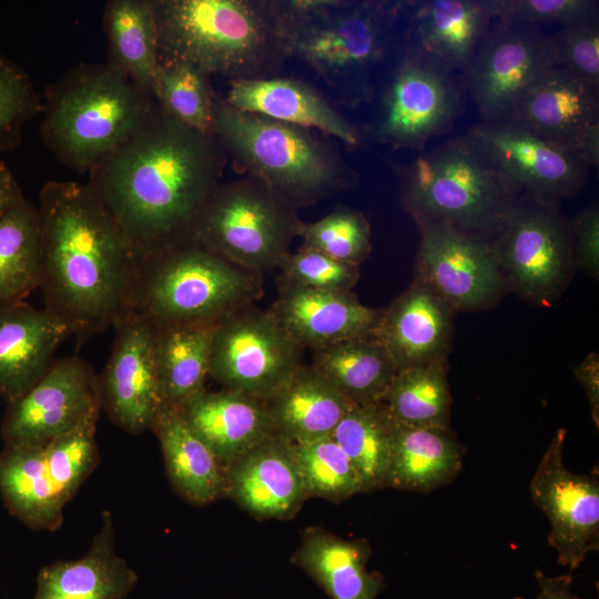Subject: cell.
<instances>
[{"label":"cell","mask_w":599,"mask_h":599,"mask_svg":"<svg viewBox=\"0 0 599 599\" xmlns=\"http://www.w3.org/2000/svg\"><path fill=\"white\" fill-rule=\"evenodd\" d=\"M0 496L7 510L33 530L54 531L63 522L65 504L49 476L43 448L4 444Z\"/></svg>","instance_id":"cell-33"},{"label":"cell","mask_w":599,"mask_h":599,"mask_svg":"<svg viewBox=\"0 0 599 599\" xmlns=\"http://www.w3.org/2000/svg\"><path fill=\"white\" fill-rule=\"evenodd\" d=\"M274 434L291 444L331 436L352 404L309 365L265 400Z\"/></svg>","instance_id":"cell-30"},{"label":"cell","mask_w":599,"mask_h":599,"mask_svg":"<svg viewBox=\"0 0 599 599\" xmlns=\"http://www.w3.org/2000/svg\"><path fill=\"white\" fill-rule=\"evenodd\" d=\"M506 120L598 167L599 85L557 67Z\"/></svg>","instance_id":"cell-19"},{"label":"cell","mask_w":599,"mask_h":599,"mask_svg":"<svg viewBox=\"0 0 599 599\" xmlns=\"http://www.w3.org/2000/svg\"><path fill=\"white\" fill-rule=\"evenodd\" d=\"M566 432L558 429L530 481V496L546 515L548 542L570 572L599 549V479L576 474L564 461Z\"/></svg>","instance_id":"cell-15"},{"label":"cell","mask_w":599,"mask_h":599,"mask_svg":"<svg viewBox=\"0 0 599 599\" xmlns=\"http://www.w3.org/2000/svg\"><path fill=\"white\" fill-rule=\"evenodd\" d=\"M213 135L240 170L295 210L349 189L355 173L311 130L236 110L215 97Z\"/></svg>","instance_id":"cell-5"},{"label":"cell","mask_w":599,"mask_h":599,"mask_svg":"<svg viewBox=\"0 0 599 599\" xmlns=\"http://www.w3.org/2000/svg\"><path fill=\"white\" fill-rule=\"evenodd\" d=\"M267 309L302 348L318 349L342 339L374 333L383 309L358 302L352 292H323L277 285Z\"/></svg>","instance_id":"cell-23"},{"label":"cell","mask_w":599,"mask_h":599,"mask_svg":"<svg viewBox=\"0 0 599 599\" xmlns=\"http://www.w3.org/2000/svg\"><path fill=\"white\" fill-rule=\"evenodd\" d=\"M496 21L540 28L598 20L597 0H490Z\"/></svg>","instance_id":"cell-45"},{"label":"cell","mask_w":599,"mask_h":599,"mask_svg":"<svg viewBox=\"0 0 599 599\" xmlns=\"http://www.w3.org/2000/svg\"><path fill=\"white\" fill-rule=\"evenodd\" d=\"M466 92L463 75L400 53L380 98L374 135L394 148L422 150L454 126Z\"/></svg>","instance_id":"cell-12"},{"label":"cell","mask_w":599,"mask_h":599,"mask_svg":"<svg viewBox=\"0 0 599 599\" xmlns=\"http://www.w3.org/2000/svg\"><path fill=\"white\" fill-rule=\"evenodd\" d=\"M417 225L416 277L455 311H477L496 302L505 278L489 242L446 223Z\"/></svg>","instance_id":"cell-16"},{"label":"cell","mask_w":599,"mask_h":599,"mask_svg":"<svg viewBox=\"0 0 599 599\" xmlns=\"http://www.w3.org/2000/svg\"><path fill=\"white\" fill-rule=\"evenodd\" d=\"M292 448L308 498L341 502L364 493L358 474L332 436L292 444Z\"/></svg>","instance_id":"cell-40"},{"label":"cell","mask_w":599,"mask_h":599,"mask_svg":"<svg viewBox=\"0 0 599 599\" xmlns=\"http://www.w3.org/2000/svg\"><path fill=\"white\" fill-rule=\"evenodd\" d=\"M455 309L416 277L388 308L375 331L397 370L446 362Z\"/></svg>","instance_id":"cell-22"},{"label":"cell","mask_w":599,"mask_h":599,"mask_svg":"<svg viewBox=\"0 0 599 599\" xmlns=\"http://www.w3.org/2000/svg\"><path fill=\"white\" fill-rule=\"evenodd\" d=\"M576 377L588 397L592 420L599 426V362L598 355L589 354L576 368Z\"/></svg>","instance_id":"cell-48"},{"label":"cell","mask_w":599,"mask_h":599,"mask_svg":"<svg viewBox=\"0 0 599 599\" xmlns=\"http://www.w3.org/2000/svg\"><path fill=\"white\" fill-rule=\"evenodd\" d=\"M380 403L398 424L449 427L451 396L446 362L398 370Z\"/></svg>","instance_id":"cell-38"},{"label":"cell","mask_w":599,"mask_h":599,"mask_svg":"<svg viewBox=\"0 0 599 599\" xmlns=\"http://www.w3.org/2000/svg\"><path fill=\"white\" fill-rule=\"evenodd\" d=\"M232 108L280 122L315 129L349 148L361 142L357 129L343 118L314 88L292 78L230 80L222 98Z\"/></svg>","instance_id":"cell-25"},{"label":"cell","mask_w":599,"mask_h":599,"mask_svg":"<svg viewBox=\"0 0 599 599\" xmlns=\"http://www.w3.org/2000/svg\"><path fill=\"white\" fill-rule=\"evenodd\" d=\"M42 233L37 205L21 195L0 220V307L39 288Z\"/></svg>","instance_id":"cell-35"},{"label":"cell","mask_w":599,"mask_h":599,"mask_svg":"<svg viewBox=\"0 0 599 599\" xmlns=\"http://www.w3.org/2000/svg\"><path fill=\"white\" fill-rule=\"evenodd\" d=\"M226 161L213 134L184 125L156 102L140 130L90 172L88 184L143 260L189 241Z\"/></svg>","instance_id":"cell-1"},{"label":"cell","mask_w":599,"mask_h":599,"mask_svg":"<svg viewBox=\"0 0 599 599\" xmlns=\"http://www.w3.org/2000/svg\"><path fill=\"white\" fill-rule=\"evenodd\" d=\"M535 577L539 592L535 599H582L576 596L572 590L571 572L559 576H548L542 570H536ZM514 599H527L517 596Z\"/></svg>","instance_id":"cell-49"},{"label":"cell","mask_w":599,"mask_h":599,"mask_svg":"<svg viewBox=\"0 0 599 599\" xmlns=\"http://www.w3.org/2000/svg\"><path fill=\"white\" fill-rule=\"evenodd\" d=\"M153 7L160 60L250 79L280 51L266 1L153 0Z\"/></svg>","instance_id":"cell-8"},{"label":"cell","mask_w":599,"mask_h":599,"mask_svg":"<svg viewBox=\"0 0 599 599\" xmlns=\"http://www.w3.org/2000/svg\"><path fill=\"white\" fill-rule=\"evenodd\" d=\"M138 579L135 570L115 552L112 512L104 510L88 552L44 566L33 599H125Z\"/></svg>","instance_id":"cell-27"},{"label":"cell","mask_w":599,"mask_h":599,"mask_svg":"<svg viewBox=\"0 0 599 599\" xmlns=\"http://www.w3.org/2000/svg\"><path fill=\"white\" fill-rule=\"evenodd\" d=\"M304 351L268 311L251 304L215 326L209 377L224 389L266 400L304 365Z\"/></svg>","instance_id":"cell-11"},{"label":"cell","mask_w":599,"mask_h":599,"mask_svg":"<svg viewBox=\"0 0 599 599\" xmlns=\"http://www.w3.org/2000/svg\"><path fill=\"white\" fill-rule=\"evenodd\" d=\"M555 68L549 34L495 20L463 78L481 121H500Z\"/></svg>","instance_id":"cell-13"},{"label":"cell","mask_w":599,"mask_h":599,"mask_svg":"<svg viewBox=\"0 0 599 599\" xmlns=\"http://www.w3.org/2000/svg\"><path fill=\"white\" fill-rule=\"evenodd\" d=\"M21 195L23 194L13 173L7 163L0 160V220Z\"/></svg>","instance_id":"cell-50"},{"label":"cell","mask_w":599,"mask_h":599,"mask_svg":"<svg viewBox=\"0 0 599 599\" xmlns=\"http://www.w3.org/2000/svg\"><path fill=\"white\" fill-rule=\"evenodd\" d=\"M559 204L521 193L489 242L502 275L538 305L559 294L575 264L570 221Z\"/></svg>","instance_id":"cell-10"},{"label":"cell","mask_w":599,"mask_h":599,"mask_svg":"<svg viewBox=\"0 0 599 599\" xmlns=\"http://www.w3.org/2000/svg\"><path fill=\"white\" fill-rule=\"evenodd\" d=\"M37 207L45 308L84 342L130 313L141 260L88 183L49 181Z\"/></svg>","instance_id":"cell-2"},{"label":"cell","mask_w":599,"mask_h":599,"mask_svg":"<svg viewBox=\"0 0 599 599\" xmlns=\"http://www.w3.org/2000/svg\"><path fill=\"white\" fill-rule=\"evenodd\" d=\"M103 26L114 65L152 94L159 65V37L153 0H111Z\"/></svg>","instance_id":"cell-34"},{"label":"cell","mask_w":599,"mask_h":599,"mask_svg":"<svg viewBox=\"0 0 599 599\" xmlns=\"http://www.w3.org/2000/svg\"><path fill=\"white\" fill-rule=\"evenodd\" d=\"M97 423L82 425L43 448L49 476L67 505L100 461Z\"/></svg>","instance_id":"cell-42"},{"label":"cell","mask_w":599,"mask_h":599,"mask_svg":"<svg viewBox=\"0 0 599 599\" xmlns=\"http://www.w3.org/2000/svg\"><path fill=\"white\" fill-rule=\"evenodd\" d=\"M465 448L449 427L408 426L393 420L385 487L428 493L460 473Z\"/></svg>","instance_id":"cell-29"},{"label":"cell","mask_w":599,"mask_h":599,"mask_svg":"<svg viewBox=\"0 0 599 599\" xmlns=\"http://www.w3.org/2000/svg\"><path fill=\"white\" fill-rule=\"evenodd\" d=\"M372 548L366 539H344L326 529H306L291 561L332 599H376L385 588L379 572L366 568Z\"/></svg>","instance_id":"cell-28"},{"label":"cell","mask_w":599,"mask_h":599,"mask_svg":"<svg viewBox=\"0 0 599 599\" xmlns=\"http://www.w3.org/2000/svg\"><path fill=\"white\" fill-rule=\"evenodd\" d=\"M549 41L558 68L599 85L598 20L562 27L549 34Z\"/></svg>","instance_id":"cell-46"},{"label":"cell","mask_w":599,"mask_h":599,"mask_svg":"<svg viewBox=\"0 0 599 599\" xmlns=\"http://www.w3.org/2000/svg\"><path fill=\"white\" fill-rule=\"evenodd\" d=\"M297 236L302 246L335 260L361 265L372 251V227L365 215L345 205L335 206L324 217L302 222Z\"/></svg>","instance_id":"cell-41"},{"label":"cell","mask_w":599,"mask_h":599,"mask_svg":"<svg viewBox=\"0 0 599 599\" xmlns=\"http://www.w3.org/2000/svg\"><path fill=\"white\" fill-rule=\"evenodd\" d=\"M416 223L439 222L490 242L522 193L465 133L395 166Z\"/></svg>","instance_id":"cell-6"},{"label":"cell","mask_w":599,"mask_h":599,"mask_svg":"<svg viewBox=\"0 0 599 599\" xmlns=\"http://www.w3.org/2000/svg\"><path fill=\"white\" fill-rule=\"evenodd\" d=\"M312 353L309 366L354 405L379 403L398 372L375 332Z\"/></svg>","instance_id":"cell-32"},{"label":"cell","mask_w":599,"mask_h":599,"mask_svg":"<svg viewBox=\"0 0 599 599\" xmlns=\"http://www.w3.org/2000/svg\"><path fill=\"white\" fill-rule=\"evenodd\" d=\"M280 51L308 64L349 104L373 95L405 1H266Z\"/></svg>","instance_id":"cell-3"},{"label":"cell","mask_w":599,"mask_h":599,"mask_svg":"<svg viewBox=\"0 0 599 599\" xmlns=\"http://www.w3.org/2000/svg\"><path fill=\"white\" fill-rule=\"evenodd\" d=\"M215 326L155 329V365L165 406L177 408L206 388Z\"/></svg>","instance_id":"cell-36"},{"label":"cell","mask_w":599,"mask_h":599,"mask_svg":"<svg viewBox=\"0 0 599 599\" xmlns=\"http://www.w3.org/2000/svg\"><path fill=\"white\" fill-rule=\"evenodd\" d=\"M200 69L181 61L160 60L152 95L158 104L184 125L213 134L215 94Z\"/></svg>","instance_id":"cell-39"},{"label":"cell","mask_w":599,"mask_h":599,"mask_svg":"<svg viewBox=\"0 0 599 599\" xmlns=\"http://www.w3.org/2000/svg\"><path fill=\"white\" fill-rule=\"evenodd\" d=\"M151 430L160 443L169 480L183 499L205 506L224 496L222 464L175 408L163 406Z\"/></svg>","instance_id":"cell-31"},{"label":"cell","mask_w":599,"mask_h":599,"mask_svg":"<svg viewBox=\"0 0 599 599\" xmlns=\"http://www.w3.org/2000/svg\"><path fill=\"white\" fill-rule=\"evenodd\" d=\"M570 231L575 263L597 278L599 273L598 202L591 203L570 221Z\"/></svg>","instance_id":"cell-47"},{"label":"cell","mask_w":599,"mask_h":599,"mask_svg":"<svg viewBox=\"0 0 599 599\" xmlns=\"http://www.w3.org/2000/svg\"><path fill=\"white\" fill-rule=\"evenodd\" d=\"M264 294V274L186 241L140 261L131 311L154 329L217 325Z\"/></svg>","instance_id":"cell-7"},{"label":"cell","mask_w":599,"mask_h":599,"mask_svg":"<svg viewBox=\"0 0 599 599\" xmlns=\"http://www.w3.org/2000/svg\"><path fill=\"white\" fill-rule=\"evenodd\" d=\"M359 266L300 247L280 265L276 284L323 292H351L358 281Z\"/></svg>","instance_id":"cell-43"},{"label":"cell","mask_w":599,"mask_h":599,"mask_svg":"<svg viewBox=\"0 0 599 599\" xmlns=\"http://www.w3.org/2000/svg\"><path fill=\"white\" fill-rule=\"evenodd\" d=\"M113 327L112 351L98 374L101 408L119 428L139 435L151 430L165 406L155 365V329L132 312Z\"/></svg>","instance_id":"cell-17"},{"label":"cell","mask_w":599,"mask_h":599,"mask_svg":"<svg viewBox=\"0 0 599 599\" xmlns=\"http://www.w3.org/2000/svg\"><path fill=\"white\" fill-rule=\"evenodd\" d=\"M42 109L28 73L0 53V152L19 144L24 125Z\"/></svg>","instance_id":"cell-44"},{"label":"cell","mask_w":599,"mask_h":599,"mask_svg":"<svg viewBox=\"0 0 599 599\" xmlns=\"http://www.w3.org/2000/svg\"><path fill=\"white\" fill-rule=\"evenodd\" d=\"M224 496L258 519H290L308 498L292 444L272 435L224 468Z\"/></svg>","instance_id":"cell-21"},{"label":"cell","mask_w":599,"mask_h":599,"mask_svg":"<svg viewBox=\"0 0 599 599\" xmlns=\"http://www.w3.org/2000/svg\"><path fill=\"white\" fill-rule=\"evenodd\" d=\"M156 101L113 63L82 64L45 94L40 133L67 166L91 172L149 119Z\"/></svg>","instance_id":"cell-4"},{"label":"cell","mask_w":599,"mask_h":599,"mask_svg":"<svg viewBox=\"0 0 599 599\" xmlns=\"http://www.w3.org/2000/svg\"><path fill=\"white\" fill-rule=\"evenodd\" d=\"M467 134L522 192L558 202L586 184L589 166L509 120L481 121Z\"/></svg>","instance_id":"cell-18"},{"label":"cell","mask_w":599,"mask_h":599,"mask_svg":"<svg viewBox=\"0 0 599 599\" xmlns=\"http://www.w3.org/2000/svg\"><path fill=\"white\" fill-rule=\"evenodd\" d=\"M175 409L223 468L275 435L265 400L238 392L205 388Z\"/></svg>","instance_id":"cell-26"},{"label":"cell","mask_w":599,"mask_h":599,"mask_svg":"<svg viewBox=\"0 0 599 599\" xmlns=\"http://www.w3.org/2000/svg\"><path fill=\"white\" fill-rule=\"evenodd\" d=\"M402 54L464 75L495 21L490 0L405 1Z\"/></svg>","instance_id":"cell-20"},{"label":"cell","mask_w":599,"mask_h":599,"mask_svg":"<svg viewBox=\"0 0 599 599\" xmlns=\"http://www.w3.org/2000/svg\"><path fill=\"white\" fill-rule=\"evenodd\" d=\"M283 197L251 175L219 184L197 212L189 241L244 268H278L303 221Z\"/></svg>","instance_id":"cell-9"},{"label":"cell","mask_w":599,"mask_h":599,"mask_svg":"<svg viewBox=\"0 0 599 599\" xmlns=\"http://www.w3.org/2000/svg\"><path fill=\"white\" fill-rule=\"evenodd\" d=\"M69 327L48 308L19 302L0 307V398L16 400L55 362Z\"/></svg>","instance_id":"cell-24"},{"label":"cell","mask_w":599,"mask_h":599,"mask_svg":"<svg viewBox=\"0 0 599 599\" xmlns=\"http://www.w3.org/2000/svg\"><path fill=\"white\" fill-rule=\"evenodd\" d=\"M393 419L379 403L352 405L332 433L363 484L364 491L385 487Z\"/></svg>","instance_id":"cell-37"},{"label":"cell","mask_w":599,"mask_h":599,"mask_svg":"<svg viewBox=\"0 0 599 599\" xmlns=\"http://www.w3.org/2000/svg\"><path fill=\"white\" fill-rule=\"evenodd\" d=\"M99 377L83 358L55 359L27 393L7 404L1 422L4 444L44 447L89 423L101 410Z\"/></svg>","instance_id":"cell-14"}]
</instances>
